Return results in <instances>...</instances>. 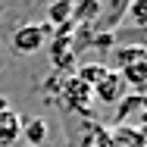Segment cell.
Here are the masks:
<instances>
[{"label":"cell","mask_w":147,"mask_h":147,"mask_svg":"<svg viewBox=\"0 0 147 147\" xmlns=\"http://www.w3.org/2000/svg\"><path fill=\"white\" fill-rule=\"evenodd\" d=\"M66 3H72V0H66Z\"/></svg>","instance_id":"obj_16"},{"label":"cell","mask_w":147,"mask_h":147,"mask_svg":"<svg viewBox=\"0 0 147 147\" xmlns=\"http://www.w3.org/2000/svg\"><path fill=\"white\" fill-rule=\"evenodd\" d=\"M97 16H100V0H72V25L94 28Z\"/></svg>","instance_id":"obj_8"},{"label":"cell","mask_w":147,"mask_h":147,"mask_svg":"<svg viewBox=\"0 0 147 147\" xmlns=\"http://www.w3.org/2000/svg\"><path fill=\"white\" fill-rule=\"evenodd\" d=\"M53 38V28L47 25V22H28V25H19V28L13 31V53L16 57H31V53H38L47 41Z\"/></svg>","instance_id":"obj_1"},{"label":"cell","mask_w":147,"mask_h":147,"mask_svg":"<svg viewBox=\"0 0 147 147\" xmlns=\"http://www.w3.org/2000/svg\"><path fill=\"white\" fill-rule=\"evenodd\" d=\"M25 147H28V144H25Z\"/></svg>","instance_id":"obj_17"},{"label":"cell","mask_w":147,"mask_h":147,"mask_svg":"<svg viewBox=\"0 0 147 147\" xmlns=\"http://www.w3.org/2000/svg\"><path fill=\"white\" fill-rule=\"evenodd\" d=\"M47 25H50L53 31L72 25V3H66V0H53V3H47Z\"/></svg>","instance_id":"obj_10"},{"label":"cell","mask_w":147,"mask_h":147,"mask_svg":"<svg viewBox=\"0 0 147 147\" xmlns=\"http://www.w3.org/2000/svg\"><path fill=\"white\" fill-rule=\"evenodd\" d=\"M6 110H9V100H6V97H0V113H6Z\"/></svg>","instance_id":"obj_15"},{"label":"cell","mask_w":147,"mask_h":147,"mask_svg":"<svg viewBox=\"0 0 147 147\" xmlns=\"http://www.w3.org/2000/svg\"><path fill=\"white\" fill-rule=\"evenodd\" d=\"M110 147H147V125H116L110 131Z\"/></svg>","instance_id":"obj_5"},{"label":"cell","mask_w":147,"mask_h":147,"mask_svg":"<svg viewBox=\"0 0 147 147\" xmlns=\"http://www.w3.org/2000/svg\"><path fill=\"white\" fill-rule=\"evenodd\" d=\"M110 72V66L107 63H82L78 69H75V78L78 82H85L88 88H94V85H100V78Z\"/></svg>","instance_id":"obj_11"},{"label":"cell","mask_w":147,"mask_h":147,"mask_svg":"<svg viewBox=\"0 0 147 147\" xmlns=\"http://www.w3.org/2000/svg\"><path fill=\"white\" fill-rule=\"evenodd\" d=\"M22 122H25V119L19 116L13 107H9L6 113H0V147H13L22 138Z\"/></svg>","instance_id":"obj_7"},{"label":"cell","mask_w":147,"mask_h":147,"mask_svg":"<svg viewBox=\"0 0 147 147\" xmlns=\"http://www.w3.org/2000/svg\"><path fill=\"white\" fill-rule=\"evenodd\" d=\"M119 38H122V44H141V47H147V28H128Z\"/></svg>","instance_id":"obj_14"},{"label":"cell","mask_w":147,"mask_h":147,"mask_svg":"<svg viewBox=\"0 0 147 147\" xmlns=\"http://www.w3.org/2000/svg\"><path fill=\"white\" fill-rule=\"evenodd\" d=\"M110 69L119 72V69H125V66H135V63H147V47L141 44H119L110 50Z\"/></svg>","instance_id":"obj_6"},{"label":"cell","mask_w":147,"mask_h":147,"mask_svg":"<svg viewBox=\"0 0 147 147\" xmlns=\"http://www.w3.org/2000/svg\"><path fill=\"white\" fill-rule=\"evenodd\" d=\"M125 19L131 22V28H147V0H131Z\"/></svg>","instance_id":"obj_13"},{"label":"cell","mask_w":147,"mask_h":147,"mask_svg":"<svg viewBox=\"0 0 147 147\" xmlns=\"http://www.w3.org/2000/svg\"><path fill=\"white\" fill-rule=\"evenodd\" d=\"M22 135H25L28 147H41L47 141V122H44V119H28V122H22Z\"/></svg>","instance_id":"obj_12"},{"label":"cell","mask_w":147,"mask_h":147,"mask_svg":"<svg viewBox=\"0 0 147 147\" xmlns=\"http://www.w3.org/2000/svg\"><path fill=\"white\" fill-rule=\"evenodd\" d=\"M128 3L131 0H100V16L94 22V31L100 34H116V28L128 16Z\"/></svg>","instance_id":"obj_2"},{"label":"cell","mask_w":147,"mask_h":147,"mask_svg":"<svg viewBox=\"0 0 147 147\" xmlns=\"http://www.w3.org/2000/svg\"><path fill=\"white\" fill-rule=\"evenodd\" d=\"M59 100H63L66 107H72L75 113H88L91 100H94V91H91L85 82H78V78L72 75V78H63V88H59Z\"/></svg>","instance_id":"obj_3"},{"label":"cell","mask_w":147,"mask_h":147,"mask_svg":"<svg viewBox=\"0 0 147 147\" xmlns=\"http://www.w3.org/2000/svg\"><path fill=\"white\" fill-rule=\"evenodd\" d=\"M119 75H122V82H125V88H128V91L144 94V88H147V63L125 66V69H119Z\"/></svg>","instance_id":"obj_9"},{"label":"cell","mask_w":147,"mask_h":147,"mask_svg":"<svg viewBox=\"0 0 147 147\" xmlns=\"http://www.w3.org/2000/svg\"><path fill=\"white\" fill-rule=\"evenodd\" d=\"M91 91H94V100H97V103H107V107H116L119 100L128 94L125 82H122V75H119V72H113V69L100 78V85H94Z\"/></svg>","instance_id":"obj_4"}]
</instances>
